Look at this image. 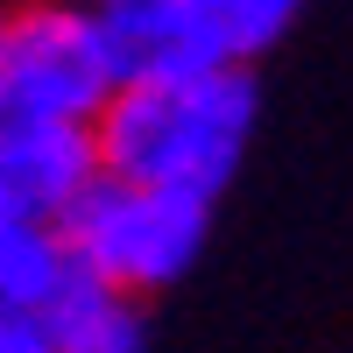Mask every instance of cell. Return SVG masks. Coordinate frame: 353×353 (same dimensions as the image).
Here are the masks:
<instances>
[{
    "instance_id": "1",
    "label": "cell",
    "mask_w": 353,
    "mask_h": 353,
    "mask_svg": "<svg viewBox=\"0 0 353 353\" xmlns=\"http://www.w3.org/2000/svg\"><path fill=\"white\" fill-rule=\"evenodd\" d=\"M261 121L254 64L212 71H128L92 113V149L106 176L212 198L241 176L248 141Z\"/></svg>"
},
{
    "instance_id": "2",
    "label": "cell",
    "mask_w": 353,
    "mask_h": 353,
    "mask_svg": "<svg viewBox=\"0 0 353 353\" xmlns=\"http://www.w3.org/2000/svg\"><path fill=\"white\" fill-rule=\"evenodd\" d=\"M57 226H64V248L85 276L134 290V297H163L198 269L205 241H212V198L99 170Z\"/></svg>"
},
{
    "instance_id": "3",
    "label": "cell",
    "mask_w": 353,
    "mask_h": 353,
    "mask_svg": "<svg viewBox=\"0 0 353 353\" xmlns=\"http://www.w3.org/2000/svg\"><path fill=\"white\" fill-rule=\"evenodd\" d=\"M121 43L92 0H14L8 57H0V121L64 113L92 121L121 85Z\"/></svg>"
},
{
    "instance_id": "4",
    "label": "cell",
    "mask_w": 353,
    "mask_h": 353,
    "mask_svg": "<svg viewBox=\"0 0 353 353\" xmlns=\"http://www.w3.org/2000/svg\"><path fill=\"white\" fill-rule=\"evenodd\" d=\"M0 170H8L21 212L64 219L71 198L99 176L92 121H64V113H21V121H0Z\"/></svg>"
},
{
    "instance_id": "5",
    "label": "cell",
    "mask_w": 353,
    "mask_h": 353,
    "mask_svg": "<svg viewBox=\"0 0 353 353\" xmlns=\"http://www.w3.org/2000/svg\"><path fill=\"white\" fill-rule=\"evenodd\" d=\"M36 325L50 353H149V297L71 269V283L43 304Z\"/></svg>"
},
{
    "instance_id": "6",
    "label": "cell",
    "mask_w": 353,
    "mask_h": 353,
    "mask_svg": "<svg viewBox=\"0 0 353 353\" xmlns=\"http://www.w3.org/2000/svg\"><path fill=\"white\" fill-rule=\"evenodd\" d=\"M71 248L64 226L43 212H8L0 219V311L14 318H43V304L71 283Z\"/></svg>"
},
{
    "instance_id": "7",
    "label": "cell",
    "mask_w": 353,
    "mask_h": 353,
    "mask_svg": "<svg viewBox=\"0 0 353 353\" xmlns=\"http://www.w3.org/2000/svg\"><path fill=\"white\" fill-rule=\"evenodd\" d=\"M8 212H21V198H14V184H8V170H0V219Z\"/></svg>"
},
{
    "instance_id": "8",
    "label": "cell",
    "mask_w": 353,
    "mask_h": 353,
    "mask_svg": "<svg viewBox=\"0 0 353 353\" xmlns=\"http://www.w3.org/2000/svg\"><path fill=\"white\" fill-rule=\"evenodd\" d=\"M8 21H14V0H0V57H8Z\"/></svg>"
},
{
    "instance_id": "9",
    "label": "cell",
    "mask_w": 353,
    "mask_h": 353,
    "mask_svg": "<svg viewBox=\"0 0 353 353\" xmlns=\"http://www.w3.org/2000/svg\"><path fill=\"white\" fill-rule=\"evenodd\" d=\"M92 8H99V14H113V8H134V0H92Z\"/></svg>"
}]
</instances>
